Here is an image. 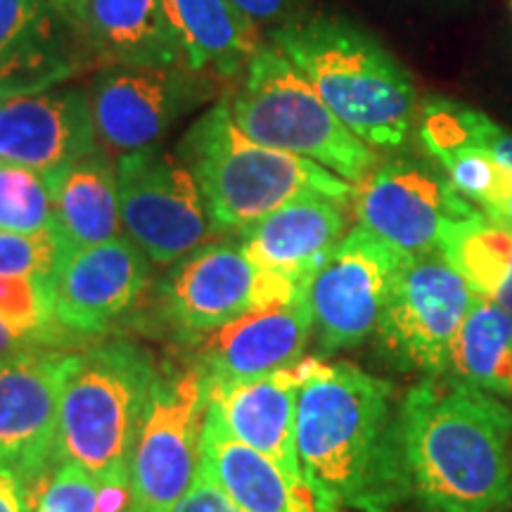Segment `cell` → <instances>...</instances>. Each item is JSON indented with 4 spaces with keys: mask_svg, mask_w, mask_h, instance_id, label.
<instances>
[{
    "mask_svg": "<svg viewBox=\"0 0 512 512\" xmlns=\"http://www.w3.org/2000/svg\"><path fill=\"white\" fill-rule=\"evenodd\" d=\"M297 453L320 512H401L413 503L401 403L354 363H299Z\"/></svg>",
    "mask_w": 512,
    "mask_h": 512,
    "instance_id": "1",
    "label": "cell"
},
{
    "mask_svg": "<svg viewBox=\"0 0 512 512\" xmlns=\"http://www.w3.org/2000/svg\"><path fill=\"white\" fill-rule=\"evenodd\" d=\"M401 441L420 512L512 510V408L451 375L401 401Z\"/></svg>",
    "mask_w": 512,
    "mask_h": 512,
    "instance_id": "2",
    "label": "cell"
},
{
    "mask_svg": "<svg viewBox=\"0 0 512 512\" xmlns=\"http://www.w3.org/2000/svg\"><path fill=\"white\" fill-rule=\"evenodd\" d=\"M273 43L363 143L373 150L406 145L420 117L418 91L403 64L368 31L318 15L278 27Z\"/></svg>",
    "mask_w": 512,
    "mask_h": 512,
    "instance_id": "3",
    "label": "cell"
},
{
    "mask_svg": "<svg viewBox=\"0 0 512 512\" xmlns=\"http://www.w3.org/2000/svg\"><path fill=\"white\" fill-rule=\"evenodd\" d=\"M178 157L200 185L214 230H247L302 197L354 200L356 185L311 159L261 145L216 102L185 133Z\"/></svg>",
    "mask_w": 512,
    "mask_h": 512,
    "instance_id": "4",
    "label": "cell"
},
{
    "mask_svg": "<svg viewBox=\"0 0 512 512\" xmlns=\"http://www.w3.org/2000/svg\"><path fill=\"white\" fill-rule=\"evenodd\" d=\"M157 382V368L136 344L110 342L76 354L60 401V465H79L100 482L128 486Z\"/></svg>",
    "mask_w": 512,
    "mask_h": 512,
    "instance_id": "5",
    "label": "cell"
},
{
    "mask_svg": "<svg viewBox=\"0 0 512 512\" xmlns=\"http://www.w3.org/2000/svg\"><path fill=\"white\" fill-rule=\"evenodd\" d=\"M230 102L235 124L256 143L318 162L358 185L377 166L370 145L325 105L311 81L275 43H261Z\"/></svg>",
    "mask_w": 512,
    "mask_h": 512,
    "instance_id": "6",
    "label": "cell"
},
{
    "mask_svg": "<svg viewBox=\"0 0 512 512\" xmlns=\"http://www.w3.org/2000/svg\"><path fill=\"white\" fill-rule=\"evenodd\" d=\"M119 209L126 238L155 264H174L214 230L195 176L159 145L117 159Z\"/></svg>",
    "mask_w": 512,
    "mask_h": 512,
    "instance_id": "7",
    "label": "cell"
},
{
    "mask_svg": "<svg viewBox=\"0 0 512 512\" xmlns=\"http://www.w3.org/2000/svg\"><path fill=\"white\" fill-rule=\"evenodd\" d=\"M472 299V287L441 252L406 259L375 330L382 349L406 370L448 375Z\"/></svg>",
    "mask_w": 512,
    "mask_h": 512,
    "instance_id": "8",
    "label": "cell"
},
{
    "mask_svg": "<svg viewBox=\"0 0 512 512\" xmlns=\"http://www.w3.org/2000/svg\"><path fill=\"white\" fill-rule=\"evenodd\" d=\"M207 384L200 370L159 377L128 475V512H174L202 467Z\"/></svg>",
    "mask_w": 512,
    "mask_h": 512,
    "instance_id": "9",
    "label": "cell"
},
{
    "mask_svg": "<svg viewBox=\"0 0 512 512\" xmlns=\"http://www.w3.org/2000/svg\"><path fill=\"white\" fill-rule=\"evenodd\" d=\"M216 95L214 81L185 67H121L107 64L93 79L91 107L98 140L107 150L152 147L183 117Z\"/></svg>",
    "mask_w": 512,
    "mask_h": 512,
    "instance_id": "10",
    "label": "cell"
},
{
    "mask_svg": "<svg viewBox=\"0 0 512 512\" xmlns=\"http://www.w3.org/2000/svg\"><path fill=\"white\" fill-rule=\"evenodd\" d=\"M354 211L358 226L415 259L441 252L446 228L479 209L453 188L437 166L392 159L375 166L356 185Z\"/></svg>",
    "mask_w": 512,
    "mask_h": 512,
    "instance_id": "11",
    "label": "cell"
},
{
    "mask_svg": "<svg viewBox=\"0 0 512 512\" xmlns=\"http://www.w3.org/2000/svg\"><path fill=\"white\" fill-rule=\"evenodd\" d=\"M418 136L453 188L512 230V131L475 107L432 98L420 110Z\"/></svg>",
    "mask_w": 512,
    "mask_h": 512,
    "instance_id": "12",
    "label": "cell"
},
{
    "mask_svg": "<svg viewBox=\"0 0 512 512\" xmlns=\"http://www.w3.org/2000/svg\"><path fill=\"white\" fill-rule=\"evenodd\" d=\"M406 259L358 223L344 235L306 292L323 354L356 347L373 335Z\"/></svg>",
    "mask_w": 512,
    "mask_h": 512,
    "instance_id": "13",
    "label": "cell"
},
{
    "mask_svg": "<svg viewBox=\"0 0 512 512\" xmlns=\"http://www.w3.org/2000/svg\"><path fill=\"white\" fill-rule=\"evenodd\" d=\"M164 297L178 328L188 335H209L245 313L297 302L306 294L259 271L240 245H202L174 268Z\"/></svg>",
    "mask_w": 512,
    "mask_h": 512,
    "instance_id": "14",
    "label": "cell"
},
{
    "mask_svg": "<svg viewBox=\"0 0 512 512\" xmlns=\"http://www.w3.org/2000/svg\"><path fill=\"white\" fill-rule=\"evenodd\" d=\"M76 354L31 349L0 363V467L24 482L57 460L60 401Z\"/></svg>",
    "mask_w": 512,
    "mask_h": 512,
    "instance_id": "15",
    "label": "cell"
},
{
    "mask_svg": "<svg viewBox=\"0 0 512 512\" xmlns=\"http://www.w3.org/2000/svg\"><path fill=\"white\" fill-rule=\"evenodd\" d=\"M100 150L91 98L83 91H50L0 100V162L60 174Z\"/></svg>",
    "mask_w": 512,
    "mask_h": 512,
    "instance_id": "16",
    "label": "cell"
},
{
    "mask_svg": "<svg viewBox=\"0 0 512 512\" xmlns=\"http://www.w3.org/2000/svg\"><path fill=\"white\" fill-rule=\"evenodd\" d=\"M145 259L128 238L64 252L50 280L53 318L81 335L102 332L143 292Z\"/></svg>",
    "mask_w": 512,
    "mask_h": 512,
    "instance_id": "17",
    "label": "cell"
},
{
    "mask_svg": "<svg viewBox=\"0 0 512 512\" xmlns=\"http://www.w3.org/2000/svg\"><path fill=\"white\" fill-rule=\"evenodd\" d=\"M91 55L81 31L43 0H0V100L60 86Z\"/></svg>",
    "mask_w": 512,
    "mask_h": 512,
    "instance_id": "18",
    "label": "cell"
},
{
    "mask_svg": "<svg viewBox=\"0 0 512 512\" xmlns=\"http://www.w3.org/2000/svg\"><path fill=\"white\" fill-rule=\"evenodd\" d=\"M344 235V202L302 197L242 230L240 247L259 271L297 294H306Z\"/></svg>",
    "mask_w": 512,
    "mask_h": 512,
    "instance_id": "19",
    "label": "cell"
},
{
    "mask_svg": "<svg viewBox=\"0 0 512 512\" xmlns=\"http://www.w3.org/2000/svg\"><path fill=\"white\" fill-rule=\"evenodd\" d=\"M311 332L309 297L266 306L209 332L200 347L197 370L204 384H216L292 368L302 363Z\"/></svg>",
    "mask_w": 512,
    "mask_h": 512,
    "instance_id": "20",
    "label": "cell"
},
{
    "mask_svg": "<svg viewBox=\"0 0 512 512\" xmlns=\"http://www.w3.org/2000/svg\"><path fill=\"white\" fill-rule=\"evenodd\" d=\"M299 363L271 373L207 384V408L242 444L275 460L292 479L304 482L297 453Z\"/></svg>",
    "mask_w": 512,
    "mask_h": 512,
    "instance_id": "21",
    "label": "cell"
},
{
    "mask_svg": "<svg viewBox=\"0 0 512 512\" xmlns=\"http://www.w3.org/2000/svg\"><path fill=\"white\" fill-rule=\"evenodd\" d=\"M79 31L91 57L105 64L188 67L164 0H86Z\"/></svg>",
    "mask_w": 512,
    "mask_h": 512,
    "instance_id": "22",
    "label": "cell"
},
{
    "mask_svg": "<svg viewBox=\"0 0 512 512\" xmlns=\"http://www.w3.org/2000/svg\"><path fill=\"white\" fill-rule=\"evenodd\" d=\"M202 467L242 512H320L306 482L292 479L275 460L235 439L209 408Z\"/></svg>",
    "mask_w": 512,
    "mask_h": 512,
    "instance_id": "23",
    "label": "cell"
},
{
    "mask_svg": "<svg viewBox=\"0 0 512 512\" xmlns=\"http://www.w3.org/2000/svg\"><path fill=\"white\" fill-rule=\"evenodd\" d=\"M48 181L53 190L55 235L67 252L124 238L117 164L105 152L83 157Z\"/></svg>",
    "mask_w": 512,
    "mask_h": 512,
    "instance_id": "24",
    "label": "cell"
},
{
    "mask_svg": "<svg viewBox=\"0 0 512 512\" xmlns=\"http://www.w3.org/2000/svg\"><path fill=\"white\" fill-rule=\"evenodd\" d=\"M164 8L195 72L233 79L261 48L259 27L233 0H164Z\"/></svg>",
    "mask_w": 512,
    "mask_h": 512,
    "instance_id": "25",
    "label": "cell"
},
{
    "mask_svg": "<svg viewBox=\"0 0 512 512\" xmlns=\"http://www.w3.org/2000/svg\"><path fill=\"white\" fill-rule=\"evenodd\" d=\"M441 254L463 275L472 292L512 318V230L482 211L453 221L441 238Z\"/></svg>",
    "mask_w": 512,
    "mask_h": 512,
    "instance_id": "26",
    "label": "cell"
},
{
    "mask_svg": "<svg viewBox=\"0 0 512 512\" xmlns=\"http://www.w3.org/2000/svg\"><path fill=\"white\" fill-rule=\"evenodd\" d=\"M448 375L512 399V318L501 306L475 294L453 344Z\"/></svg>",
    "mask_w": 512,
    "mask_h": 512,
    "instance_id": "27",
    "label": "cell"
},
{
    "mask_svg": "<svg viewBox=\"0 0 512 512\" xmlns=\"http://www.w3.org/2000/svg\"><path fill=\"white\" fill-rule=\"evenodd\" d=\"M0 230L55 233L50 181L27 166L0 162Z\"/></svg>",
    "mask_w": 512,
    "mask_h": 512,
    "instance_id": "28",
    "label": "cell"
},
{
    "mask_svg": "<svg viewBox=\"0 0 512 512\" xmlns=\"http://www.w3.org/2000/svg\"><path fill=\"white\" fill-rule=\"evenodd\" d=\"M34 512H128V486L107 484L62 463L38 491Z\"/></svg>",
    "mask_w": 512,
    "mask_h": 512,
    "instance_id": "29",
    "label": "cell"
},
{
    "mask_svg": "<svg viewBox=\"0 0 512 512\" xmlns=\"http://www.w3.org/2000/svg\"><path fill=\"white\" fill-rule=\"evenodd\" d=\"M67 249L55 233L0 230V275H31L53 280Z\"/></svg>",
    "mask_w": 512,
    "mask_h": 512,
    "instance_id": "30",
    "label": "cell"
},
{
    "mask_svg": "<svg viewBox=\"0 0 512 512\" xmlns=\"http://www.w3.org/2000/svg\"><path fill=\"white\" fill-rule=\"evenodd\" d=\"M174 512H242L238 505L230 501L226 491L211 479L204 467H200L195 484L190 486L183 501L176 505Z\"/></svg>",
    "mask_w": 512,
    "mask_h": 512,
    "instance_id": "31",
    "label": "cell"
},
{
    "mask_svg": "<svg viewBox=\"0 0 512 512\" xmlns=\"http://www.w3.org/2000/svg\"><path fill=\"white\" fill-rule=\"evenodd\" d=\"M256 27H283L294 22L302 0H233Z\"/></svg>",
    "mask_w": 512,
    "mask_h": 512,
    "instance_id": "32",
    "label": "cell"
},
{
    "mask_svg": "<svg viewBox=\"0 0 512 512\" xmlns=\"http://www.w3.org/2000/svg\"><path fill=\"white\" fill-rule=\"evenodd\" d=\"M0 512H31L29 486L17 472L0 467Z\"/></svg>",
    "mask_w": 512,
    "mask_h": 512,
    "instance_id": "33",
    "label": "cell"
},
{
    "mask_svg": "<svg viewBox=\"0 0 512 512\" xmlns=\"http://www.w3.org/2000/svg\"><path fill=\"white\" fill-rule=\"evenodd\" d=\"M31 344H34V337L15 328V325L0 313V363L27 354V351L34 349Z\"/></svg>",
    "mask_w": 512,
    "mask_h": 512,
    "instance_id": "34",
    "label": "cell"
},
{
    "mask_svg": "<svg viewBox=\"0 0 512 512\" xmlns=\"http://www.w3.org/2000/svg\"><path fill=\"white\" fill-rule=\"evenodd\" d=\"M43 3H48L50 8L62 12V15L67 17L69 22H74L76 29H79V17L83 12V5H86V0H43Z\"/></svg>",
    "mask_w": 512,
    "mask_h": 512,
    "instance_id": "35",
    "label": "cell"
},
{
    "mask_svg": "<svg viewBox=\"0 0 512 512\" xmlns=\"http://www.w3.org/2000/svg\"><path fill=\"white\" fill-rule=\"evenodd\" d=\"M510 5H512V0H510Z\"/></svg>",
    "mask_w": 512,
    "mask_h": 512,
    "instance_id": "36",
    "label": "cell"
},
{
    "mask_svg": "<svg viewBox=\"0 0 512 512\" xmlns=\"http://www.w3.org/2000/svg\"><path fill=\"white\" fill-rule=\"evenodd\" d=\"M401 512H403V510H401ZM418 512H420V510H418Z\"/></svg>",
    "mask_w": 512,
    "mask_h": 512,
    "instance_id": "37",
    "label": "cell"
},
{
    "mask_svg": "<svg viewBox=\"0 0 512 512\" xmlns=\"http://www.w3.org/2000/svg\"><path fill=\"white\" fill-rule=\"evenodd\" d=\"M510 512H512V510H510Z\"/></svg>",
    "mask_w": 512,
    "mask_h": 512,
    "instance_id": "38",
    "label": "cell"
}]
</instances>
